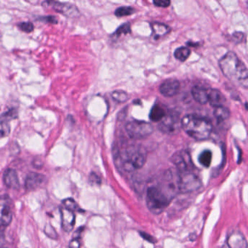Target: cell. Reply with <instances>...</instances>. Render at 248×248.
<instances>
[{"label":"cell","instance_id":"6da1fadb","mask_svg":"<svg viewBox=\"0 0 248 248\" xmlns=\"http://www.w3.org/2000/svg\"><path fill=\"white\" fill-rule=\"evenodd\" d=\"M219 66L222 73L231 82L245 89L248 88V69L234 53L228 52L219 61Z\"/></svg>","mask_w":248,"mask_h":248},{"label":"cell","instance_id":"7a4b0ae2","mask_svg":"<svg viewBox=\"0 0 248 248\" xmlns=\"http://www.w3.org/2000/svg\"><path fill=\"white\" fill-rule=\"evenodd\" d=\"M147 159L146 149L140 146L131 145L120 152L116 157L120 168L126 172H134L143 168Z\"/></svg>","mask_w":248,"mask_h":248},{"label":"cell","instance_id":"3957f363","mask_svg":"<svg viewBox=\"0 0 248 248\" xmlns=\"http://www.w3.org/2000/svg\"><path fill=\"white\" fill-rule=\"evenodd\" d=\"M181 127L190 137L197 140L208 139L213 130V126L209 120L194 114H188L183 117Z\"/></svg>","mask_w":248,"mask_h":248},{"label":"cell","instance_id":"277c9868","mask_svg":"<svg viewBox=\"0 0 248 248\" xmlns=\"http://www.w3.org/2000/svg\"><path fill=\"white\" fill-rule=\"evenodd\" d=\"M172 200L158 184L151 186L147 189L146 203L148 208L155 214L162 213Z\"/></svg>","mask_w":248,"mask_h":248},{"label":"cell","instance_id":"5b68a950","mask_svg":"<svg viewBox=\"0 0 248 248\" xmlns=\"http://www.w3.org/2000/svg\"><path fill=\"white\" fill-rule=\"evenodd\" d=\"M125 129L129 137L134 140L146 139L154 131L153 126L150 123L139 120L129 122L126 124Z\"/></svg>","mask_w":248,"mask_h":248},{"label":"cell","instance_id":"8992f818","mask_svg":"<svg viewBox=\"0 0 248 248\" xmlns=\"http://www.w3.org/2000/svg\"><path fill=\"white\" fill-rule=\"evenodd\" d=\"M178 172L179 194H187V193L192 192L201 187V181L192 171Z\"/></svg>","mask_w":248,"mask_h":248},{"label":"cell","instance_id":"52a82bcc","mask_svg":"<svg viewBox=\"0 0 248 248\" xmlns=\"http://www.w3.org/2000/svg\"><path fill=\"white\" fill-rule=\"evenodd\" d=\"M181 127L179 113L176 111H168L165 117L159 122V129L167 134H172Z\"/></svg>","mask_w":248,"mask_h":248},{"label":"cell","instance_id":"ba28073f","mask_svg":"<svg viewBox=\"0 0 248 248\" xmlns=\"http://www.w3.org/2000/svg\"><path fill=\"white\" fill-rule=\"evenodd\" d=\"M172 162L176 167V170L179 172H189L194 168L191 156L186 151H179L174 154Z\"/></svg>","mask_w":248,"mask_h":248},{"label":"cell","instance_id":"9c48e42d","mask_svg":"<svg viewBox=\"0 0 248 248\" xmlns=\"http://www.w3.org/2000/svg\"><path fill=\"white\" fill-rule=\"evenodd\" d=\"M13 220L12 202L8 196L0 197V229L7 227Z\"/></svg>","mask_w":248,"mask_h":248},{"label":"cell","instance_id":"30bf717a","mask_svg":"<svg viewBox=\"0 0 248 248\" xmlns=\"http://www.w3.org/2000/svg\"><path fill=\"white\" fill-rule=\"evenodd\" d=\"M43 7L53 8L56 12L67 17H76L79 11L75 5L69 3H62L56 1H46L43 2Z\"/></svg>","mask_w":248,"mask_h":248},{"label":"cell","instance_id":"8fae6325","mask_svg":"<svg viewBox=\"0 0 248 248\" xmlns=\"http://www.w3.org/2000/svg\"><path fill=\"white\" fill-rule=\"evenodd\" d=\"M61 216H62V226L64 232H70L73 230L76 223V216L75 213L65 208L60 207Z\"/></svg>","mask_w":248,"mask_h":248},{"label":"cell","instance_id":"7c38bea8","mask_svg":"<svg viewBox=\"0 0 248 248\" xmlns=\"http://www.w3.org/2000/svg\"><path fill=\"white\" fill-rule=\"evenodd\" d=\"M179 81L175 79H169L161 84L159 87V92L165 97H172L177 95L180 90Z\"/></svg>","mask_w":248,"mask_h":248},{"label":"cell","instance_id":"4fadbf2b","mask_svg":"<svg viewBox=\"0 0 248 248\" xmlns=\"http://www.w3.org/2000/svg\"><path fill=\"white\" fill-rule=\"evenodd\" d=\"M46 177L38 172H30L26 177L25 187L29 191H33L44 184Z\"/></svg>","mask_w":248,"mask_h":248},{"label":"cell","instance_id":"5bb4252c","mask_svg":"<svg viewBox=\"0 0 248 248\" xmlns=\"http://www.w3.org/2000/svg\"><path fill=\"white\" fill-rule=\"evenodd\" d=\"M4 184L11 189L18 190L20 188V181L16 170L13 168H8L4 172Z\"/></svg>","mask_w":248,"mask_h":248},{"label":"cell","instance_id":"9a60e30c","mask_svg":"<svg viewBox=\"0 0 248 248\" xmlns=\"http://www.w3.org/2000/svg\"><path fill=\"white\" fill-rule=\"evenodd\" d=\"M209 89L201 85H195L191 90V95L197 103L204 105L208 103Z\"/></svg>","mask_w":248,"mask_h":248},{"label":"cell","instance_id":"2e32d148","mask_svg":"<svg viewBox=\"0 0 248 248\" xmlns=\"http://www.w3.org/2000/svg\"><path fill=\"white\" fill-rule=\"evenodd\" d=\"M229 248H247L246 239L239 232H233L228 238L227 243Z\"/></svg>","mask_w":248,"mask_h":248},{"label":"cell","instance_id":"e0dca14e","mask_svg":"<svg viewBox=\"0 0 248 248\" xmlns=\"http://www.w3.org/2000/svg\"><path fill=\"white\" fill-rule=\"evenodd\" d=\"M226 102V98L221 92L217 89H209L208 103L212 107H223Z\"/></svg>","mask_w":248,"mask_h":248},{"label":"cell","instance_id":"ac0fdd59","mask_svg":"<svg viewBox=\"0 0 248 248\" xmlns=\"http://www.w3.org/2000/svg\"><path fill=\"white\" fill-rule=\"evenodd\" d=\"M167 112L168 111L165 107L159 104H155L151 110L149 118L152 122L159 123L165 117Z\"/></svg>","mask_w":248,"mask_h":248},{"label":"cell","instance_id":"d6986e66","mask_svg":"<svg viewBox=\"0 0 248 248\" xmlns=\"http://www.w3.org/2000/svg\"><path fill=\"white\" fill-rule=\"evenodd\" d=\"M151 27H152V31H153L154 36L156 40L167 35L170 31V29L168 26L160 24V23H152L151 24Z\"/></svg>","mask_w":248,"mask_h":248},{"label":"cell","instance_id":"ffe728a7","mask_svg":"<svg viewBox=\"0 0 248 248\" xmlns=\"http://www.w3.org/2000/svg\"><path fill=\"white\" fill-rule=\"evenodd\" d=\"M213 114H214L217 121L221 123V122L225 121V120L229 119V116H230V111H229V108L223 106V107L215 108Z\"/></svg>","mask_w":248,"mask_h":248},{"label":"cell","instance_id":"44dd1931","mask_svg":"<svg viewBox=\"0 0 248 248\" xmlns=\"http://www.w3.org/2000/svg\"><path fill=\"white\" fill-rule=\"evenodd\" d=\"M212 157H213V154L211 151L204 150L199 156V162L204 168H209L211 165Z\"/></svg>","mask_w":248,"mask_h":248},{"label":"cell","instance_id":"7402d4cb","mask_svg":"<svg viewBox=\"0 0 248 248\" xmlns=\"http://www.w3.org/2000/svg\"><path fill=\"white\" fill-rule=\"evenodd\" d=\"M190 55H191V51L186 47H181L179 48H177L174 53L175 59L181 62H186L189 57Z\"/></svg>","mask_w":248,"mask_h":248},{"label":"cell","instance_id":"603a6c76","mask_svg":"<svg viewBox=\"0 0 248 248\" xmlns=\"http://www.w3.org/2000/svg\"><path fill=\"white\" fill-rule=\"evenodd\" d=\"M18 110L15 108H11L8 109V111L4 112L2 115L0 116V120L2 122H8L11 121L12 120H15L18 117Z\"/></svg>","mask_w":248,"mask_h":248},{"label":"cell","instance_id":"cb8c5ba5","mask_svg":"<svg viewBox=\"0 0 248 248\" xmlns=\"http://www.w3.org/2000/svg\"><path fill=\"white\" fill-rule=\"evenodd\" d=\"M62 203H63V207H64L65 208L68 209V210H71V211L74 212V213H75V211H82L80 207H79V206L78 205V203L76 202V201H75L74 199H65V200L62 201Z\"/></svg>","mask_w":248,"mask_h":248},{"label":"cell","instance_id":"d4e9b609","mask_svg":"<svg viewBox=\"0 0 248 248\" xmlns=\"http://www.w3.org/2000/svg\"><path fill=\"white\" fill-rule=\"evenodd\" d=\"M111 97L114 101L118 103H124L129 98L128 94L121 90H117L111 93Z\"/></svg>","mask_w":248,"mask_h":248},{"label":"cell","instance_id":"484cf974","mask_svg":"<svg viewBox=\"0 0 248 248\" xmlns=\"http://www.w3.org/2000/svg\"><path fill=\"white\" fill-rule=\"evenodd\" d=\"M136 12L134 8L131 7H121V8H117L115 11V16L117 17L128 16L132 15Z\"/></svg>","mask_w":248,"mask_h":248},{"label":"cell","instance_id":"4316f807","mask_svg":"<svg viewBox=\"0 0 248 248\" xmlns=\"http://www.w3.org/2000/svg\"><path fill=\"white\" fill-rule=\"evenodd\" d=\"M11 133V125L7 122H0V137H6Z\"/></svg>","mask_w":248,"mask_h":248},{"label":"cell","instance_id":"83f0119b","mask_svg":"<svg viewBox=\"0 0 248 248\" xmlns=\"http://www.w3.org/2000/svg\"><path fill=\"white\" fill-rule=\"evenodd\" d=\"M18 27H19L21 31H24L26 33H30L34 31V26L32 23L31 22H21L18 24Z\"/></svg>","mask_w":248,"mask_h":248},{"label":"cell","instance_id":"f1b7e54d","mask_svg":"<svg viewBox=\"0 0 248 248\" xmlns=\"http://www.w3.org/2000/svg\"><path fill=\"white\" fill-rule=\"evenodd\" d=\"M131 32V30H130V25L129 24H123L121 27H119L118 30H117V31L115 32V36L117 37H120V36L123 35V34H129V33Z\"/></svg>","mask_w":248,"mask_h":248},{"label":"cell","instance_id":"f546056e","mask_svg":"<svg viewBox=\"0 0 248 248\" xmlns=\"http://www.w3.org/2000/svg\"><path fill=\"white\" fill-rule=\"evenodd\" d=\"M44 232L48 237L51 238V239H58L57 232H56V231L55 230L54 228H53L51 225H46Z\"/></svg>","mask_w":248,"mask_h":248},{"label":"cell","instance_id":"4dcf8cb0","mask_svg":"<svg viewBox=\"0 0 248 248\" xmlns=\"http://www.w3.org/2000/svg\"><path fill=\"white\" fill-rule=\"evenodd\" d=\"M154 5L156 7H159V8H168L170 5V1H165V0H156V1H154Z\"/></svg>","mask_w":248,"mask_h":248},{"label":"cell","instance_id":"1f68e13d","mask_svg":"<svg viewBox=\"0 0 248 248\" xmlns=\"http://www.w3.org/2000/svg\"><path fill=\"white\" fill-rule=\"evenodd\" d=\"M80 247L81 242L80 240H79V238L75 237L69 242V248H80Z\"/></svg>","mask_w":248,"mask_h":248},{"label":"cell","instance_id":"d6a6232c","mask_svg":"<svg viewBox=\"0 0 248 248\" xmlns=\"http://www.w3.org/2000/svg\"><path fill=\"white\" fill-rule=\"evenodd\" d=\"M90 182L93 183V184H101V179L97 175L95 172H91V175L89 176Z\"/></svg>","mask_w":248,"mask_h":248},{"label":"cell","instance_id":"836d02e7","mask_svg":"<svg viewBox=\"0 0 248 248\" xmlns=\"http://www.w3.org/2000/svg\"><path fill=\"white\" fill-rule=\"evenodd\" d=\"M140 234L141 237L143 238L145 240L148 241V242H151V243L156 242V239L153 236H151L150 234H148V233H145V232H140Z\"/></svg>","mask_w":248,"mask_h":248},{"label":"cell","instance_id":"e575fe53","mask_svg":"<svg viewBox=\"0 0 248 248\" xmlns=\"http://www.w3.org/2000/svg\"><path fill=\"white\" fill-rule=\"evenodd\" d=\"M43 20H45L46 22L50 23V24H56L58 23L57 18H56V17L53 16L43 17Z\"/></svg>","mask_w":248,"mask_h":248},{"label":"cell","instance_id":"d590c367","mask_svg":"<svg viewBox=\"0 0 248 248\" xmlns=\"http://www.w3.org/2000/svg\"><path fill=\"white\" fill-rule=\"evenodd\" d=\"M244 34L242 32H235L233 34V38L234 39L235 41L239 43L243 40Z\"/></svg>","mask_w":248,"mask_h":248},{"label":"cell","instance_id":"8d00e7d4","mask_svg":"<svg viewBox=\"0 0 248 248\" xmlns=\"http://www.w3.org/2000/svg\"><path fill=\"white\" fill-rule=\"evenodd\" d=\"M221 248H229V247H228V245L226 244V245H223Z\"/></svg>","mask_w":248,"mask_h":248}]
</instances>
